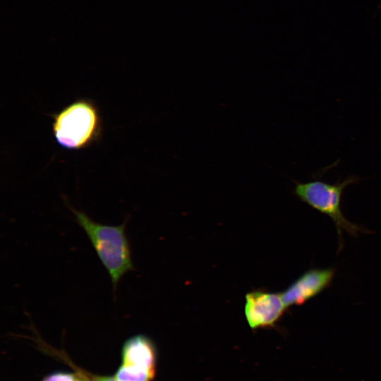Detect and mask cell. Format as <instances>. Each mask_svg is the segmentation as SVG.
Here are the masks:
<instances>
[{"label":"cell","mask_w":381,"mask_h":381,"mask_svg":"<svg viewBox=\"0 0 381 381\" xmlns=\"http://www.w3.org/2000/svg\"><path fill=\"white\" fill-rule=\"evenodd\" d=\"M68 207L75 216V221L83 229L90 239L99 260L111 278L115 298L116 290L121 278L127 272L134 271L131 249L126 234L128 218L120 225L99 224L90 219L85 212Z\"/></svg>","instance_id":"cell-1"},{"label":"cell","mask_w":381,"mask_h":381,"mask_svg":"<svg viewBox=\"0 0 381 381\" xmlns=\"http://www.w3.org/2000/svg\"><path fill=\"white\" fill-rule=\"evenodd\" d=\"M52 133L58 145L67 150H81L100 140L102 120L95 102L80 98L52 114Z\"/></svg>","instance_id":"cell-2"},{"label":"cell","mask_w":381,"mask_h":381,"mask_svg":"<svg viewBox=\"0 0 381 381\" xmlns=\"http://www.w3.org/2000/svg\"><path fill=\"white\" fill-rule=\"evenodd\" d=\"M361 181V179L357 175H349L344 179L339 178L334 183L316 179L305 183L293 180L294 195L310 207L329 217L334 222L338 234L339 250L343 246L344 231L353 236H357L359 232H366V229L347 219L341 207L345 188Z\"/></svg>","instance_id":"cell-3"},{"label":"cell","mask_w":381,"mask_h":381,"mask_svg":"<svg viewBox=\"0 0 381 381\" xmlns=\"http://www.w3.org/2000/svg\"><path fill=\"white\" fill-rule=\"evenodd\" d=\"M157 349L149 337L138 334L128 338L121 348V364L114 377L117 381H151L156 373Z\"/></svg>","instance_id":"cell-4"},{"label":"cell","mask_w":381,"mask_h":381,"mask_svg":"<svg viewBox=\"0 0 381 381\" xmlns=\"http://www.w3.org/2000/svg\"><path fill=\"white\" fill-rule=\"evenodd\" d=\"M244 314L252 329L274 327L286 309L281 293L255 290L246 294Z\"/></svg>","instance_id":"cell-5"},{"label":"cell","mask_w":381,"mask_h":381,"mask_svg":"<svg viewBox=\"0 0 381 381\" xmlns=\"http://www.w3.org/2000/svg\"><path fill=\"white\" fill-rule=\"evenodd\" d=\"M335 272L332 267L311 268L305 272L281 293L286 308L301 306L320 294L332 284Z\"/></svg>","instance_id":"cell-6"},{"label":"cell","mask_w":381,"mask_h":381,"mask_svg":"<svg viewBox=\"0 0 381 381\" xmlns=\"http://www.w3.org/2000/svg\"><path fill=\"white\" fill-rule=\"evenodd\" d=\"M41 381H83V378L75 372H55L47 375Z\"/></svg>","instance_id":"cell-7"},{"label":"cell","mask_w":381,"mask_h":381,"mask_svg":"<svg viewBox=\"0 0 381 381\" xmlns=\"http://www.w3.org/2000/svg\"><path fill=\"white\" fill-rule=\"evenodd\" d=\"M54 354L57 356V357L61 358L63 361H66L68 364H69L75 370V373L80 375L83 378V381H95L87 376L80 367L74 365L71 362V361L66 356V354L63 353V351L56 350Z\"/></svg>","instance_id":"cell-8"},{"label":"cell","mask_w":381,"mask_h":381,"mask_svg":"<svg viewBox=\"0 0 381 381\" xmlns=\"http://www.w3.org/2000/svg\"><path fill=\"white\" fill-rule=\"evenodd\" d=\"M83 373L88 376L89 377L92 378V380L95 381H117L114 376H103V375H97L92 374L91 373L87 372L84 370H83Z\"/></svg>","instance_id":"cell-9"}]
</instances>
